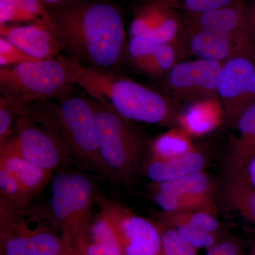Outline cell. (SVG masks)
I'll list each match as a JSON object with an SVG mask.
<instances>
[{"instance_id":"5b68a950","label":"cell","mask_w":255,"mask_h":255,"mask_svg":"<svg viewBox=\"0 0 255 255\" xmlns=\"http://www.w3.org/2000/svg\"><path fill=\"white\" fill-rule=\"evenodd\" d=\"M71 167L55 171L48 207L68 251L73 255H85L87 236L95 218L92 208L97 204L100 190L91 177Z\"/></svg>"},{"instance_id":"7c38bea8","label":"cell","mask_w":255,"mask_h":255,"mask_svg":"<svg viewBox=\"0 0 255 255\" xmlns=\"http://www.w3.org/2000/svg\"><path fill=\"white\" fill-rule=\"evenodd\" d=\"M182 14L155 0H143L134 10L130 37H139L177 47L184 56Z\"/></svg>"},{"instance_id":"7402d4cb","label":"cell","mask_w":255,"mask_h":255,"mask_svg":"<svg viewBox=\"0 0 255 255\" xmlns=\"http://www.w3.org/2000/svg\"><path fill=\"white\" fill-rule=\"evenodd\" d=\"M191 136L180 127H172L150 142L145 158L168 160L194 150Z\"/></svg>"},{"instance_id":"ac0fdd59","label":"cell","mask_w":255,"mask_h":255,"mask_svg":"<svg viewBox=\"0 0 255 255\" xmlns=\"http://www.w3.org/2000/svg\"><path fill=\"white\" fill-rule=\"evenodd\" d=\"M206 165L204 155L194 149L185 155L168 160L145 158L141 174L147 177L150 182H167L204 171Z\"/></svg>"},{"instance_id":"ffe728a7","label":"cell","mask_w":255,"mask_h":255,"mask_svg":"<svg viewBox=\"0 0 255 255\" xmlns=\"http://www.w3.org/2000/svg\"><path fill=\"white\" fill-rule=\"evenodd\" d=\"M0 165L9 169L32 199L51 182L53 173L21 157L0 152Z\"/></svg>"},{"instance_id":"e0dca14e","label":"cell","mask_w":255,"mask_h":255,"mask_svg":"<svg viewBox=\"0 0 255 255\" xmlns=\"http://www.w3.org/2000/svg\"><path fill=\"white\" fill-rule=\"evenodd\" d=\"M238 136L233 142L225 163L227 179L239 177L255 156V103L240 116L236 125Z\"/></svg>"},{"instance_id":"44dd1931","label":"cell","mask_w":255,"mask_h":255,"mask_svg":"<svg viewBox=\"0 0 255 255\" xmlns=\"http://www.w3.org/2000/svg\"><path fill=\"white\" fill-rule=\"evenodd\" d=\"M148 194L150 199L159 206L160 211L167 212L202 211L215 216L218 214L215 196L169 192L154 190L149 188Z\"/></svg>"},{"instance_id":"83f0119b","label":"cell","mask_w":255,"mask_h":255,"mask_svg":"<svg viewBox=\"0 0 255 255\" xmlns=\"http://www.w3.org/2000/svg\"><path fill=\"white\" fill-rule=\"evenodd\" d=\"M0 199L18 207L33 201L14 174L2 165H0Z\"/></svg>"},{"instance_id":"6da1fadb","label":"cell","mask_w":255,"mask_h":255,"mask_svg":"<svg viewBox=\"0 0 255 255\" xmlns=\"http://www.w3.org/2000/svg\"><path fill=\"white\" fill-rule=\"evenodd\" d=\"M46 9L68 57L100 70L118 65L127 43L123 17L116 5L106 0H68Z\"/></svg>"},{"instance_id":"52a82bcc","label":"cell","mask_w":255,"mask_h":255,"mask_svg":"<svg viewBox=\"0 0 255 255\" xmlns=\"http://www.w3.org/2000/svg\"><path fill=\"white\" fill-rule=\"evenodd\" d=\"M73 85L60 56L0 68L1 97L17 105L60 100L71 95Z\"/></svg>"},{"instance_id":"9c48e42d","label":"cell","mask_w":255,"mask_h":255,"mask_svg":"<svg viewBox=\"0 0 255 255\" xmlns=\"http://www.w3.org/2000/svg\"><path fill=\"white\" fill-rule=\"evenodd\" d=\"M97 204L113 228L124 255H162V234L153 219L107 199L100 191Z\"/></svg>"},{"instance_id":"8fae6325","label":"cell","mask_w":255,"mask_h":255,"mask_svg":"<svg viewBox=\"0 0 255 255\" xmlns=\"http://www.w3.org/2000/svg\"><path fill=\"white\" fill-rule=\"evenodd\" d=\"M217 94L223 122L234 128L240 116L255 103V56L238 55L223 63Z\"/></svg>"},{"instance_id":"277c9868","label":"cell","mask_w":255,"mask_h":255,"mask_svg":"<svg viewBox=\"0 0 255 255\" xmlns=\"http://www.w3.org/2000/svg\"><path fill=\"white\" fill-rule=\"evenodd\" d=\"M89 99L95 114L99 154L106 177L115 184L130 185L141 174L150 142L134 122L110 106Z\"/></svg>"},{"instance_id":"d4e9b609","label":"cell","mask_w":255,"mask_h":255,"mask_svg":"<svg viewBox=\"0 0 255 255\" xmlns=\"http://www.w3.org/2000/svg\"><path fill=\"white\" fill-rule=\"evenodd\" d=\"M85 255H124L113 228L100 211L89 231Z\"/></svg>"},{"instance_id":"4316f807","label":"cell","mask_w":255,"mask_h":255,"mask_svg":"<svg viewBox=\"0 0 255 255\" xmlns=\"http://www.w3.org/2000/svg\"><path fill=\"white\" fill-rule=\"evenodd\" d=\"M149 189L196 195L215 196L214 183L204 172H195L170 182H150Z\"/></svg>"},{"instance_id":"f546056e","label":"cell","mask_w":255,"mask_h":255,"mask_svg":"<svg viewBox=\"0 0 255 255\" xmlns=\"http://www.w3.org/2000/svg\"><path fill=\"white\" fill-rule=\"evenodd\" d=\"M181 14H199L226 6L236 0H155Z\"/></svg>"},{"instance_id":"7a4b0ae2","label":"cell","mask_w":255,"mask_h":255,"mask_svg":"<svg viewBox=\"0 0 255 255\" xmlns=\"http://www.w3.org/2000/svg\"><path fill=\"white\" fill-rule=\"evenodd\" d=\"M61 58L74 85L83 89L90 98L110 106L132 122L178 127L182 110L164 94L111 70L85 66L68 56Z\"/></svg>"},{"instance_id":"1f68e13d","label":"cell","mask_w":255,"mask_h":255,"mask_svg":"<svg viewBox=\"0 0 255 255\" xmlns=\"http://www.w3.org/2000/svg\"><path fill=\"white\" fill-rule=\"evenodd\" d=\"M17 120L14 107L9 100L0 97V145L12 135Z\"/></svg>"},{"instance_id":"3957f363","label":"cell","mask_w":255,"mask_h":255,"mask_svg":"<svg viewBox=\"0 0 255 255\" xmlns=\"http://www.w3.org/2000/svg\"><path fill=\"white\" fill-rule=\"evenodd\" d=\"M13 105L17 119L27 117L41 124L59 140L77 164L106 177L99 154L95 114L90 99L70 95L58 100V103Z\"/></svg>"},{"instance_id":"d6986e66","label":"cell","mask_w":255,"mask_h":255,"mask_svg":"<svg viewBox=\"0 0 255 255\" xmlns=\"http://www.w3.org/2000/svg\"><path fill=\"white\" fill-rule=\"evenodd\" d=\"M186 107L179 115L178 127L191 137L208 133L223 122L219 100L201 101Z\"/></svg>"},{"instance_id":"e575fe53","label":"cell","mask_w":255,"mask_h":255,"mask_svg":"<svg viewBox=\"0 0 255 255\" xmlns=\"http://www.w3.org/2000/svg\"><path fill=\"white\" fill-rule=\"evenodd\" d=\"M255 189V156L247 165L244 173L242 174Z\"/></svg>"},{"instance_id":"ba28073f","label":"cell","mask_w":255,"mask_h":255,"mask_svg":"<svg viewBox=\"0 0 255 255\" xmlns=\"http://www.w3.org/2000/svg\"><path fill=\"white\" fill-rule=\"evenodd\" d=\"M0 152L17 156L53 173L76 164L51 132L24 117L17 119L12 135L0 145Z\"/></svg>"},{"instance_id":"30bf717a","label":"cell","mask_w":255,"mask_h":255,"mask_svg":"<svg viewBox=\"0 0 255 255\" xmlns=\"http://www.w3.org/2000/svg\"><path fill=\"white\" fill-rule=\"evenodd\" d=\"M223 63L203 58L178 62L162 79L163 94L180 108L219 100L217 81Z\"/></svg>"},{"instance_id":"4fadbf2b","label":"cell","mask_w":255,"mask_h":255,"mask_svg":"<svg viewBox=\"0 0 255 255\" xmlns=\"http://www.w3.org/2000/svg\"><path fill=\"white\" fill-rule=\"evenodd\" d=\"M183 47L185 55L224 63L238 55L255 56V46L249 36L184 27Z\"/></svg>"},{"instance_id":"d6a6232c","label":"cell","mask_w":255,"mask_h":255,"mask_svg":"<svg viewBox=\"0 0 255 255\" xmlns=\"http://www.w3.org/2000/svg\"><path fill=\"white\" fill-rule=\"evenodd\" d=\"M241 242L236 238H226L207 249L205 255H243Z\"/></svg>"},{"instance_id":"836d02e7","label":"cell","mask_w":255,"mask_h":255,"mask_svg":"<svg viewBox=\"0 0 255 255\" xmlns=\"http://www.w3.org/2000/svg\"><path fill=\"white\" fill-rule=\"evenodd\" d=\"M245 20L247 33L255 46V0L250 4L247 3Z\"/></svg>"},{"instance_id":"f1b7e54d","label":"cell","mask_w":255,"mask_h":255,"mask_svg":"<svg viewBox=\"0 0 255 255\" xmlns=\"http://www.w3.org/2000/svg\"><path fill=\"white\" fill-rule=\"evenodd\" d=\"M157 223L162 234V255H198L197 249L188 243L174 228L160 223Z\"/></svg>"},{"instance_id":"8992f818","label":"cell","mask_w":255,"mask_h":255,"mask_svg":"<svg viewBox=\"0 0 255 255\" xmlns=\"http://www.w3.org/2000/svg\"><path fill=\"white\" fill-rule=\"evenodd\" d=\"M1 255H73L55 228L48 206L10 205L0 199Z\"/></svg>"},{"instance_id":"2e32d148","label":"cell","mask_w":255,"mask_h":255,"mask_svg":"<svg viewBox=\"0 0 255 255\" xmlns=\"http://www.w3.org/2000/svg\"><path fill=\"white\" fill-rule=\"evenodd\" d=\"M246 0L199 14H182L184 27L226 33L233 36H248L246 29Z\"/></svg>"},{"instance_id":"5bb4252c","label":"cell","mask_w":255,"mask_h":255,"mask_svg":"<svg viewBox=\"0 0 255 255\" xmlns=\"http://www.w3.org/2000/svg\"><path fill=\"white\" fill-rule=\"evenodd\" d=\"M0 35L36 60H49L61 51L59 40L48 14L25 25L0 26Z\"/></svg>"},{"instance_id":"9a60e30c","label":"cell","mask_w":255,"mask_h":255,"mask_svg":"<svg viewBox=\"0 0 255 255\" xmlns=\"http://www.w3.org/2000/svg\"><path fill=\"white\" fill-rule=\"evenodd\" d=\"M125 54L135 68L157 79H163L183 57L180 50L173 45L139 37H130Z\"/></svg>"},{"instance_id":"603a6c76","label":"cell","mask_w":255,"mask_h":255,"mask_svg":"<svg viewBox=\"0 0 255 255\" xmlns=\"http://www.w3.org/2000/svg\"><path fill=\"white\" fill-rule=\"evenodd\" d=\"M150 213L154 221L169 227L187 226L207 232L225 236L221 223L216 219V216L211 213L202 211L167 212L154 210H152Z\"/></svg>"},{"instance_id":"d590c367","label":"cell","mask_w":255,"mask_h":255,"mask_svg":"<svg viewBox=\"0 0 255 255\" xmlns=\"http://www.w3.org/2000/svg\"><path fill=\"white\" fill-rule=\"evenodd\" d=\"M41 1L46 6H55V5L65 2V1H68V0H41Z\"/></svg>"},{"instance_id":"4dcf8cb0","label":"cell","mask_w":255,"mask_h":255,"mask_svg":"<svg viewBox=\"0 0 255 255\" xmlns=\"http://www.w3.org/2000/svg\"><path fill=\"white\" fill-rule=\"evenodd\" d=\"M36 60L9 40L0 38V65L11 66L26 62Z\"/></svg>"},{"instance_id":"484cf974","label":"cell","mask_w":255,"mask_h":255,"mask_svg":"<svg viewBox=\"0 0 255 255\" xmlns=\"http://www.w3.org/2000/svg\"><path fill=\"white\" fill-rule=\"evenodd\" d=\"M46 14V6L41 0H0V26L30 23Z\"/></svg>"},{"instance_id":"cb8c5ba5","label":"cell","mask_w":255,"mask_h":255,"mask_svg":"<svg viewBox=\"0 0 255 255\" xmlns=\"http://www.w3.org/2000/svg\"><path fill=\"white\" fill-rule=\"evenodd\" d=\"M222 194L228 206L255 226V189L244 176L227 179Z\"/></svg>"}]
</instances>
